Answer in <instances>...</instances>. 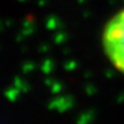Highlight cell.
Wrapping results in <instances>:
<instances>
[{"label": "cell", "instance_id": "cell-1", "mask_svg": "<svg viewBox=\"0 0 124 124\" xmlns=\"http://www.w3.org/2000/svg\"><path fill=\"white\" fill-rule=\"evenodd\" d=\"M101 46L113 67L124 75V8L116 12L104 25Z\"/></svg>", "mask_w": 124, "mask_h": 124}]
</instances>
